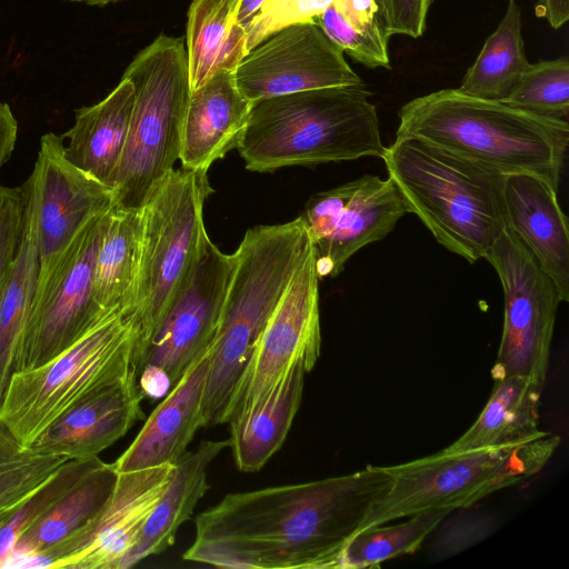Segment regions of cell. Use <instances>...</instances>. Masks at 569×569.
<instances>
[{"label":"cell","instance_id":"cell-1","mask_svg":"<svg viewBox=\"0 0 569 569\" xmlns=\"http://www.w3.org/2000/svg\"><path fill=\"white\" fill-rule=\"evenodd\" d=\"M392 483L388 467L229 493L196 518L183 559L220 568L337 569L347 541Z\"/></svg>","mask_w":569,"mask_h":569},{"label":"cell","instance_id":"cell-2","mask_svg":"<svg viewBox=\"0 0 569 569\" xmlns=\"http://www.w3.org/2000/svg\"><path fill=\"white\" fill-rule=\"evenodd\" d=\"M396 137H412L499 173H535L559 187L569 144L565 119L441 89L405 103Z\"/></svg>","mask_w":569,"mask_h":569},{"label":"cell","instance_id":"cell-3","mask_svg":"<svg viewBox=\"0 0 569 569\" xmlns=\"http://www.w3.org/2000/svg\"><path fill=\"white\" fill-rule=\"evenodd\" d=\"M300 217L249 229L234 254L202 401L203 427L226 423L256 343L296 270L311 251Z\"/></svg>","mask_w":569,"mask_h":569},{"label":"cell","instance_id":"cell-4","mask_svg":"<svg viewBox=\"0 0 569 569\" xmlns=\"http://www.w3.org/2000/svg\"><path fill=\"white\" fill-rule=\"evenodd\" d=\"M372 93L365 83L307 90L252 103L237 149L250 171L382 158Z\"/></svg>","mask_w":569,"mask_h":569},{"label":"cell","instance_id":"cell-5","mask_svg":"<svg viewBox=\"0 0 569 569\" xmlns=\"http://www.w3.org/2000/svg\"><path fill=\"white\" fill-rule=\"evenodd\" d=\"M408 212L435 239L470 263L505 229L502 173L428 141L396 137L381 158Z\"/></svg>","mask_w":569,"mask_h":569},{"label":"cell","instance_id":"cell-6","mask_svg":"<svg viewBox=\"0 0 569 569\" xmlns=\"http://www.w3.org/2000/svg\"><path fill=\"white\" fill-rule=\"evenodd\" d=\"M138 342L134 312H109L53 359L12 373L0 403V425L31 447L80 402L131 376L138 378Z\"/></svg>","mask_w":569,"mask_h":569},{"label":"cell","instance_id":"cell-7","mask_svg":"<svg viewBox=\"0 0 569 569\" xmlns=\"http://www.w3.org/2000/svg\"><path fill=\"white\" fill-rule=\"evenodd\" d=\"M122 77L132 82L134 100L112 181L113 207L141 209L180 158L191 92L182 39L160 34Z\"/></svg>","mask_w":569,"mask_h":569},{"label":"cell","instance_id":"cell-8","mask_svg":"<svg viewBox=\"0 0 569 569\" xmlns=\"http://www.w3.org/2000/svg\"><path fill=\"white\" fill-rule=\"evenodd\" d=\"M559 445L558 436L541 431L503 446L453 453L439 451L388 466L392 483L370 507L358 531L427 510L469 508L493 492L532 478Z\"/></svg>","mask_w":569,"mask_h":569},{"label":"cell","instance_id":"cell-9","mask_svg":"<svg viewBox=\"0 0 569 569\" xmlns=\"http://www.w3.org/2000/svg\"><path fill=\"white\" fill-rule=\"evenodd\" d=\"M212 191L207 171L181 166L141 208L140 260L131 306L139 328L138 373L149 340L206 252L210 239L203 204Z\"/></svg>","mask_w":569,"mask_h":569},{"label":"cell","instance_id":"cell-10","mask_svg":"<svg viewBox=\"0 0 569 569\" xmlns=\"http://www.w3.org/2000/svg\"><path fill=\"white\" fill-rule=\"evenodd\" d=\"M483 258L499 276L505 299L502 336L491 376L495 381L522 376L543 389L559 291L507 226Z\"/></svg>","mask_w":569,"mask_h":569},{"label":"cell","instance_id":"cell-11","mask_svg":"<svg viewBox=\"0 0 569 569\" xmlns=\"http://www.w3.org/2000/svg\"><path fill=\"white\" fill-rule=\"evenodd\" d=\"M108 214L109 211L89 220L38 282L17 346L13 372L53 359L109 313L98 307L93 297L96 257Z\"/></svg>","mask_w":569,"mask_h":569},{"label":"cell","instance_id":"cell-12","mask_svg":"<svg viewBox=\"0 0 569 569\" xmlns=\"http://www.w3.org/2000/svg\"><path fill=\"white\" fill-rule=\"evenodd\" d=\"M234 267V254L209 241L189 280L149 340L138 373L143 398L159 399L210 346Z\"/></svg>","mask_w":569,"mask_h":569},{"label":"cell","instance_id":"cell-13","mask_svg":"<svg viewBox=\"0 0 569 569\" xmlns=\"http://www.w3.org/2000/svg\"><path fill=\"white\" fill-rule=\"evenodd\" d=\"M407 212L395 182L373 174L311 196L299 217L310 238L319 279L340 274L351 256L382 240Z\"/></svg>","mask_w":569,"mask_h":569},{"label":"cell","instance_id":"cell-14","mask_svg":"<svg viewBox=\"0 0 569 569\" xmlns=\"http://www.w3.org/2000/svg\"><path fill=\"white\" fill-rule=\"evenodd\" d=\"M173 473L174 465L118 472L114 488L100 511L40 555L32 567L123 569Z\"/></svg>","mask_w":569,"mask_h":569},{"label":"cell","instance_id":"cell-15","mask_svg":"<svg viewBox=\"0 0 569 569\" xmlns=\"http://www.w3.org/2000/svg\"><path fill=\"white\" fill-rule=\"evenodd\" d=\"M319 280L311 249L256 343L234 391L228 421L260 405L297 361L310 370L316 366L321 351Z\"/></svg>","mask_w":569,"mask_h":569},{"label":"cell","instance_id":"cell-16","mask_svg":"<svg viewBox=\"0 0 569 569\" xmlns=\"http://www.w3.org/2000/svg\"><path fill=\"white\" fill-rule=\"evenodd\" d=\"M241 93L252 103L307 90L363 83L313 22L286 27L253 47L234 70Z\"/></svg>","mask_w":569,"mask_h":569},{"label":"cell","instance_id":"cell-17","mask_svg":"<svg viewBox=\"0 0 569 569\" xmlns=\"http://www.w3.org/2000/svg\"><path fill=\"white\" fill-rule=\"evenodd\" d=\"M37 196L38 282L52 270L83 226L113 207L112 188L76 167L62 137L43 134L34 168Z\"/></svg>","mask_w":569,"mask_h":569},{"label":"cell","instance_id":"cell-18","mask_svg":"<svg viewBox=\"0 0 569 569\" xmlns=\"http://www.w3.org/2000/svg\"><path fill=\"white\" fill-rule=\"evenodd\" d=\"M556 188L535 173L502 179L506 224L527 246L555 282L561 301L569 300V228Z\"/></svg>","mask_w":569,"mask_h":569},{"label":"cell","instance_id":"cell-19","mask_svg":"<svg viewBox=\"0 0 569 569\" xmlns=\"http://www.w3.org/2000/svg\"><path fill=\"white\" fill-rule=\"evenodd\" d=\"M209 366L210 346L188 367L133 441L111 463L117 472L176 465L203 427L202 401Z\"/></svg>","mask_w":569,"mask_h":569},{"label":"cell","instance_id":"cell-20","mask_svg":"<svg viewBox=\"0 0 569 569\" xmlns=\"http://www.w3.org/2000/svg\"><path fill=\"white\" fill-rule=\"evenodd\" d=\"M137 376L86 399L53 422L32 448L68 459H91L122 438L143 418Z\"/></svg>","mask_w":569,"mask_h":569},{"label":"cell","instance_id":"cell-21","mask_svg":"<svg viewBox=\"0 0 569 569\" xmlns=\"http://www.w3.org/2000/svg\"><path fill=\"white\" fill-rule=\"evenodd\" d=\"M252 102L239 90L234 72L222 71L190 92L180 152L182 167L208 171L237 148Z\"/></svg>","mask_w":569,"mask_h":569},{"label":"cell","instance_id":"cell-22","mask_svg":"<svg viewBox=\"0 0 569 569\" xmlns=\"http://www.w3.org/2000/svg\"><path fill=\"white\" fill-rule=\"evenodd\" d=\"M132 82L119 84L100 102L76 110L74 124L63 134L66 157L79 169L112 188L133 108Z\"/></svg>","mask_w":569,"mask_h":569},{"label":"cell","instance_id":"cell-23","mask_svg":"<svg viewBox=\"0 0 569 569\" xmlns=\"http://www.w3.org/2000/svg\"><path fill=\"white\" fill-rule=\"evenodd\" d=\"M309 371L303 361H297L260 405L228 421L229 447L240 471L260 470L281 448L301 405Z\"/></svg>","mask_w":569,"mask_h":569},{"label":"cell","instance_id":"cell-24","mask_svg":"<svg viewBox=\"0 0 569 569\" xmlns=\"http://www.w3.org/2000/svg\"><path fill=\"white\" fill-rule=\"evenodd\" d=\"M229 447L228 440H202L186 451L174 465V473L162 498L147 519L140 540L127 558L123 569L169 549L177 531L189 520L209 489L207 480L211 462Z\"/></svg>","mask_w":569,"mask_h":569},{"label":"cell","instance_id":"cell-25","mask_svg":"<svg viewBox=\"0 0 569 569\" xmlns=\"http://www.w3.org/2000/svg\"><path fill=\"white\" fill-rule=\"evenodd\" d=\"M20 188L23 199L20 238L0 302V403L13 373L17 346L36 295L39 276L33 176L30 174Z\"/></svg>","mask_w":569,"mask_h":569},{"label":"cell","instance_id":"cell-26","mask_svg":"<svg viewBox=\"0 0 569 569\" xmlns=\"http://www.w3.org/2000/svg\"><path fill=\"white\" fill-rule=\"evenodd\" d=\"M237 8L238 0H192L186 49L191 92L219 72H234L248 53Z\"/></svg>","mask_w":569,"mask_h":569},{"label":"cell","instance_id":"cell-27","mask_svg":"<svg viewBox=\"0 0 569 569\" xmlns=\"http://www.w3.org/2000/svg\"><path fill=\"white\" fill-rule=\"evenodd\" d=\"M118 472L101 461L67 496L16 540L4 567H32L33 561L93 518L111 495Z\"/></svg>","mask_w":569,"mask_h":569},{"label":"cell","instance_id":"cell-28","mask_svg":"<svg viewBox=\"0 0 569 569\" xmlns=\"http://www.w3.org/2000/svg\"><path fill=\"white\" fill-rule=\"evenodd\" d=\"M541 388L522 376L497 380L473 425L441 451L462 452L503 446L539 435Z\"/></svg>","mask_w":569,"mask_h":569},{"label":"cell","instance_id":"cell-29","mask_svg":"<svg viewBox=\"0 0 569 569\" xmlns=\"http://www.w3.org/2000/svg\"><path fill=\"white\" fill-rule=\"evenodd\" d=\"M142 210L112 207L98 248L93 297L98 307L110 312L131 310L139 269Z\"/></svg>","mask_w":569,"mask_h":569},{"label":"cell","instance_id":"cell-30","mask_svg":"<svg viewBox=\"0 0 569 569\" xmlns=\"http://www.w3.org/2000/svg\"><path fill=\"white\" fill-rule=\"evenodd\" d=\"M529 63L520 7L516 0H508L501 21L486 39L458 89L472 97L502 101Z\"/></svg>","mask_w":569,"mask_h":569},{"label":"cell","instance_id":"cell-31","mask_svg":"<svg viewBox=\"0 0 569 569\" xmlns=\"http://www.w3.org/2000/svg\"><path fill=\"white\" fill-rule=\"evenodd\" d=\"M313 23L358 63L368 68H390V36L376 0H335Z\"/></svg>","mask_w":569,"mask_h":569},{"label":"cell","instance_id":"cell-32","mask_svg":"<svg viewBox=\"0 0 569 569\" xmlns=\"http://www.w3.org/2000/svg\"><path fill=\"white\" fill-rule=\"evenodd\" d=\"M455 510L422 511L399 525H379L351 536L343 547L337 569H361L416 551Z\"/></svg>","mask_w":569,"mask_h":569},{"label":"cell","instance_id":"cell-33","mask_svg":"<svg viewBox=\"0 0 569 569\" xmlns=\"http://www.w3.org/2000/svg\"><path fill=\"white\" fill-rule=\"evenodd\" d=\"M68 460L21 445L0 425V528Z\"/></svg>","mask_w":569,"mask_h":569},{"label":"cell","instance_id":"cell-34","mask_svg":"<svg viewBox=\"0 0 569 569\" xmlns=\"http://www.w3.org/2000/svg\"><path fill=\"white\" fill-rule=\"evenodd\" d=\"M502 102L540 116L567 120L569 112L568 57L529 63Z\"/></svg>","mask_w":569,"mask_h":569},{"label":"cell","instance_id":"cell-35","mask_svg":"<svg viewBox=\"0 0 569 569\" xmlns=\"http://www.w3.org/2000/svg\"><path fill=\"white\" fill-rule=\"evenodd\" d=\"M101 461L99 457L84 460L69 459L61 469L36 491L16 515L0 528V568L10 555L19 536L67 496Z\"/></svg>","mask_w":569,"mask_h":569},{"label":"cell","instance_id":"cell-36","mask_svg":"<svg viewBox=\"0 0 569 569\" xmlns=\"http://www.w3.org/2000/svg\"><path fill=\"white\" fill-rule=\"evenodd\" d=\"M335 0H267L244 24L248 52L291 24L313 22Z\"/></svg>","mask_w":569,"mask_h":569},{"label":"cell","instance_id":"cell-37","mask_svg":"<svg viewBox=\"0 0 569 569\" xmlns=\"http://www.w3.org/2000/svg\"><path fill=\"white\" fill-rule=\"evenodd\" d=\"M498 527V518L488 512L461 511L437 527L431 545L435 559H447L488 538Z\"/></svg>","mask_w":569,"mask_h":569},{"label":"cell","instance_id":"cell-38","mask_svg":"<svg viewBox=\"0 0 569 569\" xmlns=\"http://www.w3.org/2000/svg\"><path fill=\"white\" fill-rule=\"evenodd\" d=\"M22 208L21 188L0 186V302L19 243Z\"/></svg>","mask_w":569,"mask_h":569},{"label":"cell","instance_id":"cell-39","mask_svg":"<svg viewBox=\"0 0 569 569\" xmlns=\"http://www.w3.org/2000/svg\"><path fill=\"white\" fill-rule=\"evenodd\" d=\"M433 0H385L383 13L389 36L419 38L427 26Z\"/></svg>","mask_w":569,"mask_h":569},{"label":"cell","instance_id":"cell-40","mask_svg":"<svg viewBox=\"0 0 569 569\" xmlns=\"http://www.w3.org/2000/svg\"><path fill=\"white\" fill-rule=\"evenodd\" d=\"M18 134V122L8 103L0 102V170L10 159Z\"/></svg>","mask_w":569,"mask_h":569},{"label":"cell","instance_id":"cell-41","mask_svg":"<svg viewBox=\"0 0 569 569\" xmlns=\"http://www.w3.org/2000/svg\"><path fill=\"white\" fill-rule=\"evenodd\" d=\"M267 0H238L237 20L244 27Z\"/></svg>","mask_w":569,"mask_h":569},{"label":"cell","instance_id":"cell-42","mask_svg":"<svg viewBox=\"0 0 569 569\" xmlns=\"http://www.w3.org/2000/svg\"><path fill=\"white\" fill-rule=\"evenodd\" d=\"M71 1L86 2V3L92 4V6H103V4H107V3H110V2H114V1H119V0H71Z\"/></svg>","mask_w":569,"mask_h":569},{"label":"cell","instance_id":"cell-43","mask_svg":"<svg viewBox=\"0 0 569 569\" xmlns=\"http://www.w3.org/2000/svg\"><path fill=\"white\" fill-rule=\"evenodd\" d=\"M376 2L378 3L379 8L381 9V11L383 13L385 0H376ZM383 17H385V13H383Z\"/></svg>","mask_w":569,"mask_h":569}]
</instances>
